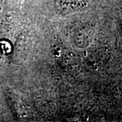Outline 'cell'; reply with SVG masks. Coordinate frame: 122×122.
<instances>
[{
    "label": "cell",
    "mask_w": 122,
    "mask_h": 122,
    "mask_svg": "<svg viewBox=\"0 0 122 122\" xmlns=\"http://www.w3.org/2000/svg\"><path fill=\"white\" fill-rule=\"evenodd\" d=\"M84 6L83 0H56L55 7L62 14H69L78 11Z\"/></svg>",
    "instance_id": "6da1fadb"
}]
</instances>
